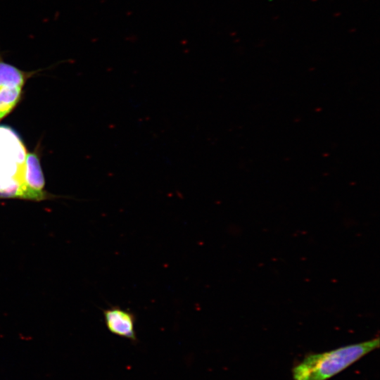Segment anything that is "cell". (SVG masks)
Wrapping results in <instances>:
<instances>
[{"label": "cell", "instance_id": "1", "mask_svg": "<svg viewBox=\"0 0 380 380\" xmlns=\"http://www.w3.org/2000/svg\"><path fill=\"white\" fill-rule=\"evenodd\" d=\"M379 346V338L312 353L292 369L293 380H327Z\"/></svg>", "mask_w": 380, "mask_h": 380}, {"label": "cell", "instance_id": "2", "mask_svg": "<svg viewBox=\"0 0 380 380\" xmlns=\"http://www.w3.org/2000/svg\"><path fill=\"white\" fill-rule=\"evenodd\" d=\"M25 148L10 127L0 125V198L37 201L24 182Z\"/></svg>", "mask_w": 380, "mask_h": 380}, {"label": "cell", "instance_id": "3", "mask_svg": "<svg viewBox=\"0 0 380 380\" xmlns=\"http://www.w3.org/2000/svg\"><path fill=\"white\" fill-rule=\"evenodd\" d=\"M106 326L108 331L120 337L137 341L135 315L119 306H110L103 311Z\"/></svg>", "mask_w": 380, "mask_h": 380}, {"label": "cell", "instance_id": "4", "mask_svg": "<svg viewBox=\"0 0 380 380\" xmlns=\"http://www.w3.org/2000/svg\"><path fill=\"white\" fill-rule=\"evenodd\" d=\"M24 182L27 188L35 196L37 201L49 198V194L44 191V178L38 156L34 153H28L25 158Z\"/></svg>", "mask_w": 380, "mask_h": 380}, {"label": "cell", "instance_id": "5", "mask_svg": "<svg viewBox=\"0 0 380 380\" xmlns=\"http://www.w3.org/2000/svg\"><path fill=\"white\" fill-rule=\"evenodd\" d=\"M31 74L32 72H25L18 68L6 63L0 56V87H23L26 80Z\"/></svg>", "mask_w": 380, "mask_h": 380}, {"label": "cell", "instance_id": "6", "mask_svg": "<svg viewBox=\"0 0 380 380\" xmlns=\"http://www.w3.org/2000/svg\"><path fill=\"white\" fill-rule=\"evenodd\" d=\"M23 87H0V120L6 117L18 103Z\"/></svg>", "mask_w": 380, "mask_h": 380}]
</instances>
